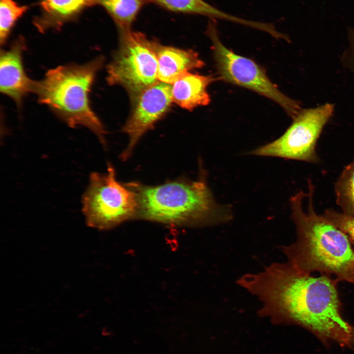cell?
I'll return each mask as SVG.
<instances>
[{
  "instance_id": "6da1fadb",
  "label": "cell",
  "mask_w": 354,
  "mask_h": 354,
  "mask_svg": "<svg viewBox=\"0 0 354 354\" xmlns=\"http://www.w3.org/2000/svg\"><path fill=\"white\" fill-rule=\"evenodd\" d=\"M329 275L315 277L288 262L274 263L236 283L261 302L259 316L276 324H295L325 342L352 346L354 327L341 314L336 288Z\"/></svg>"
},
{
  "instance_id": "7a4b0ae2",
  "label": "cell",
  "mask_w": 354,
  "mask_h": 354,
  "mask_svg": "<svg viewBox=\"0 0 354 354\" xmlns=\"http://www.w3.org/2000/svg\"><path fill=\"white\" fill-rule=\"evenodd\" d=\"M314 191L309 180L306 210L302 205L306 193L300 191L291 198V217L297 238L295 242L282 246V252L287 262L301 272L334 275L338 282L354 285V248L344 232L324 215L317 213Z\"/></svg>"
},
{
  "instance_id": "3957f363",
  "label": "cell",
  "mask_w": 354,
  "mask_h": 354,
  "mask_svg": "<svg viewBox=\"0 0 354 354\" xmlns=\"http://www.w3.org/2000/svg\"><path fill=\"white\" fill-rule=\"evenodd\" d=\"M136 194V218L170 225L214 224L232 217L228 206L217 204L205 174L196 180L179 179L156 186L125 184Z\"/></svg>"
},
{
  "instance_id": "277c9868",
  "label": "cell",
  "mask_w": 354,
  "mask_h": 354,
  "mask_svg": "<svg viewBox=\"0 0 354 354\" xmlns=\"http://www.w3.org/2000/svg\"><path fill=\"white\" fill-rule=\"evenodd\" d=\"M103 62L100 56L82 64H68L51 69L42 80L35 81L33 92L40 103L68 126L87 128L106 146L105 129L89 101L92 85Z\"/></svg>"
},
{
  "instance_id": "5b68a950",
  "label": "cell",
  "mask_w": 354,
  "mask_h": 354,
  "mask_svg": "<svg viewBox=\"0 0 354 354\" xmlns=\"http://www.w3.org/2000/svg\"><path fill=\"white\" fill-rule=\"evenodd\" d=\"M119 45L107 67V82L123 87L133 101L158 81L155 41L131 29L118 30Z\"/></svg>"
},
{
  "instance_id": "8992f818",
  "label": "cell",
  "mask_w": 354,
  "mask_h": 354,
  "mask_svg": "<svg viewBox=\"0 0 354 354\" xmlns=\"http://www.w3.org/2000/svg\"><path fill=\"white\" fill-rule=\"evenodd\" d=\"M82 201L87 224L92 228L108 230L136 217V194L117 180L110 164L107 173L91 174Z\"/></svg>"
},
{
  "instance_id": "52a82bcc",
  "label": "cell",
  "mask_w": 354,
  "mask_h": 354,
  "mask_svg": "<svg viewBox=\"0 0 354 354\" xmlns=\"http://www.w3.org/2000/svg\"><path fill=\"white\" fill-rule=\"evenodd\" d=\"M206 34L212 43L217 79L266 97L281 106L293 118L301 110L299 103L282 93L253 60L227 48L220 39L215 20L208 24Z\"/></svg>"
},
{
  "instance_id": "ba28073f",
  "label": "cell",
  "mask_w": 354,
  "mask_h": 354,
  "mask_svg": "<svg viewBox=\"0 0 354 354\" xmlns=\"http://www.w3.org/2000/svg\"><path fill=\"white\" fill-rule=\"evenodd\" d=\"M334 108L333 104L325 103L315 108L301 109L281 137L254 149L251 153L318 162L316 144L324 127L333 115Z\"/></svg>"
},
{
  "instance_id": "9c48e42d",
  "label": "cell",
  "mask_w": 354,
  "mask_h": 354,
  "mask_svg": "<svg viewBox=\"0 0 354 354\" xmlns=\"http://www.w3.org/2000/svg\"><path fill=\"white\" fill-rule=\"evenodd\" d=\"M132 102L131 114L122 128L129 139L127 148L121 154L123 160L129 158L140 138L170 109L173 102L171 85L158 81L143 90Z\"/></svg>"
},
{
  "instance_id": "30bf717a",
  "label": "cell",
  "mask_w": 354,
  "mask_h": 354,
  "mask_svg": "<svg viewBox=\"0 0 354 354\" xmlns=\"http://www.w3.org/2000/svg\"><path fill=\"white\" fill-rule=\"evenodd\" d=\"M26 47L25 39L19 36L7 50H1L0 55V91L12 99L19 108L25 97L33 92L35 83L24 69L23 55Z\"/></svg>"
},
{
  "instance_id": "8fae6325",
  "label": "cell",
  "mask_w": 354,
  "mask_h": 354,
  "mask_svg": "<svg viewBox=\"0 0 354 354\" xmlns=\"http://www.w3.org/2000/svg\"><path fill=\"white\" fill-rule=\"evenodd\" d=\"M98 0H41L40 13L33 24L42 33L59 30L65 24L75 20L87 8L98 4Z\"/></svg>"
},
{
  "instance_id": "7c38bea8",
  "label": "cell",
  "mask_w": 354,
  "mask_h": 354,
  "mask_svg": "<svg viewBox=\"0 0 354 354\" xmlns=\"http://www.w3.org/2000/svg\"><path fill=\"white\" fill-rule=\"evenodd\" d=\"M158 81L171 85L182 73L202 68L205 63L192 50L164 46L155 41Z\"/></svg>"
},
{
  "instance_id": "4fadbf2b",
  "label": "cell",
  "mask_w": 354,
  "mask_h": 354,
  "mask_svg": "<svg viewBox=\"0 0 354 354\" xmlns=\"http://www.w3.org/2000/svg\"><path fill=\"white\" fill-rule=\"evenodd\" d=\"M216 79L213 75L182 73L171 85L173 102L189 111L208 105L210 98L207 88Z\"/></svg>"
},
{
  "instance_id": "5bb4252c",
  "label": "cell",
  "mask_w": 354,
  "mask_h": 354,
  "mask_svg": "<svg viewBox=\"0 0 354 354\" xmlns=\"http://www.w3.org/2000/svg\"><path fill=\"white\" fill-rule=\"evenodd\" d=\"M168 10L206 16L211 19L227 20L251 27L253 22L223 12L204 0H147Z\"/></svg>"
},
{
  "instance_id": "9a60e30c",
  "label": "cell",
  "mask_w": 354,
  "mask_h": 354,
  "mask_svg": "<svg viewBox=\"0 0 354 354\" xmlns=\"http://www.w3.org/2000/svg\"><path fill=\"white\" fill-rule=\"evenodd\" d=\"M147 0H98L111 17L118 30L131 29V26Z\"/></svg>"
},
{
  "instance_id": "2e32d148",
  "label": "cell",
  "mask_w": 354,
  "mask_h": 354,
  "mask_svg": "<svg viewBox=\"0 0 354 354\" xmlns=\"http://www.w3.org/2000/svg\"><path fill=\"white\" fill-rule=\"evenodd\" d=\"M334 188L336 203L343 213L354 217V159L344 168Z\"/></svg>"
},
{
  "instance_id": "e0dca14e",
  "label": "cell",
  "mask_w": 354,
  "mask_h": 354,
  "mask_svg": "<svg viewBox=\"0 0 354 354\" xmlns=\"http://www.w3.org/2000/svg\"><path fill=\"white\" fill-rule=\"evenodd\" d=\"M29 7L20 5L14 0H0V42L4 45L16 22Z\"/></svg>"
},
{
  "instance_id": "ac0fdd59",
  "label": "cell",
  "mask_w": 354,
  "mask_h": 354,
  "mask_svg": "<svg viewBox=\"0 0 354 354\" xmlns=\"http://www.w3.org/2000/svg\"><path fill=\"white\" fill-rule=\"evenodd\" d=\"M324 215L348 236L354 248V217L332 209H326Z\"/></svg>"
},
{
  "instance_id": "d6986e66",
  "label": "cell",
  "mask_w": 354,
  "mask_h": 354,
  "mask_svg": "<svg viewBox=\"0 0 354 354\" xmlns=\"http://www.w3.org/2000/svg\"><path fill=\"white\" fill-rule=\"evenodd\" d=\"M349 52V56L351 58V61L353 67L352 68L354 70V35L353 37L352 43L351 44V48Z\"/></svg>"
},
{
  "instance_id": "ffe728a7",
  "label": "cell",
  "mask_w": 354,
  "mask_h": 354,
  "mask_svg": "<svg viewBox=\"0 0 354 354\" xmlns=\"http://www.w3.org/2000/svg\"><path fill=\"white\" fill-rule=\"evenodd\" d=\"M352 341H353V344L354 343V327L353 328V331Z\"/></svg>"
}]
</instances>
